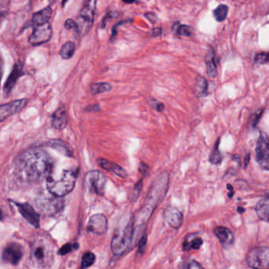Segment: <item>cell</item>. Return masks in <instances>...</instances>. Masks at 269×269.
<instances>
[{"mask_svg": "<svg viewBox=\"0 0 269 269\" xmlns=\"http://www.w3.org/2000/svg\"><path fill=\"white\" fill-rule=\"evenodd\" d=\"M53 169V159L47 152L40 149H30L17 159L15 172L24 182H40L50 177Z\"/></svg>", "mask_w": 269, "mask_h": 269, "instance_id": "cell-1", "label": "cell"}, {"mask_svg": "<svg viewBox=\"0 0 269 269\" xmlns=\"http://www.w3.org/2000/svg\"><path fill=\"white\" fill-rule=\"evenodd\" d=\"M169 186V176L167 172L160 174L150 188L146 198L145 203L140 210L137 221L146 222L151 216L157 205L163 202L167 193Z\"/></svg>", "mask_w": 269, "mask_h": 269, "instance_id": "cell-2", "label": "cell"}, {"mask_svg": "<svg viewBox=\"0 0 269 269\" xmlns=\"http://www.w3.org/2000/svg\"><path fill=\"white\" fill-rule=\"evenodd\" d=\"M134 232V219L132 216L127 219L125 224L120 225L113 237L111 250L116 256H122L129 250Z\"/></svg>", "mask_w": 269, "mask_h": 269, "instance_id": "cell-3", "label": "cell"}, {"mask_svg": "<svg viewBox=\"0 0 269 269\" xmlns=\"http://www.w3.org/2000/svg\"><path fill=\"white\" fill-rule=\"evenodd\" d=\"M55 255L52 243L44 238H37L31 246L30 260L34 267L44 268L53 264Z\"/></svg>", "mask_w": 269, "mask_h": 269, "instance_id": "cell-4", "label": "cell"}, {"mask_svg": "<svg viewBox=\"0 0 269 269\" xmlns=\"http://www.w3.org/2000/svg\"><path fill=\"white\" fill-rule=\"evenodd\" d=\"M76 179L77 172L74 170H64L59 179L50 176L47 179V190L55 196L62 198L73 190Z\"/></svg>", "mask_w": 269, "mask_h": 269, "instance_id": "cell-5", "label": "cell"}, {"mask_svg": "<svg viewBox=\"0 0 269 269\" xmlns=\"http://www.w3.org/2000/svg\"><path fill=\"white\" fill-rule=\"evenodd\" d=\"M36 204L42 212L46 215H52L59 213L63 209L65 202L61 197L41 194L36 200Z\"/></svg>", "mask_w": 269, "mask_h": 269, "instance_id": "cell-6", "label": "cell"}, {"mask_svg": "<svg viewBox=\"0 0 269 269\" xmlns=\"http://www.w3.org/2000/svg\"><path fill=\"white\" fill-rule=\"evenodd\" d=\"M106 182V177L99 170H91L85 176V189L90 193L103 195L105 193Z\"/></svg>", "mask_w": 269, "mask_h": 269, "instance_id": "cell-7", "label": "cell"}, {"mask_svg": "<svg viewBox=\"0 0 269 269\" xmlns=\"http://www.w3.org/2000/svg\"><path fill=\"white\" fill-rule=\"evenodd\" d=\"M96 9V0H88L82 9L76 22L78 32L82 35L86 34L93 24Z\"/></svg>", "mask_w": 269, "mask_h": 269, "instance_id": "cell-8", "label": "cell"}, {"mask_svg": "<svg viewBox=\"0 0 269 269\" xmlns=\"http://www.w3.org/2000/svg\"><path fill=\"white\" fill-rule=\"evenodd\" d=\"M247 263L250 267L254 268L269 267V248L257 247L250 250L247 255Z\"/></svg>", "mask_w": 269, "mask_h": 269, "instance_id": "cell-9", "label": "cell"}, {"mask_svg": "<svg viewBox=\"0 0 269 269\" xmlns=\"http://www.w3.org/2000/svg\"><path fill=\"white\" fill-rule=\"evenodd\" d=\"M256 158L263 169L269 170V137L265 134H261L257 141Z\"/></svg>", "mask_w": 269, "mask_h": 269, "instance_id": "cell-10", "label": "cell"}, {"mask_svg": "<svg viewBox=\"0 0 269 269\" xmlns=\"http://www.w3.org/2000/svg\"><path fill=\"white\" fill-rule=\"evenodd\" d=\"M51 36V26L48 22L35 26L34 31L30 37V43L33 46L41 45L49 41Z\"/></svg>", "mask_w": 269, "mask_h": 269, "instance_id": "cell-11", "label": "cell"}, {"mask_svg": "<svg viewBox=\"0 0 269 269\" xmlns=\"http://www.w3.org/2000/svg\"><path fill=\"white\" fill-rule=\"evenodd\" d=\"M23 257L22 247L17 243H10L3 252L2 258L8 264L17 265Z\"/></svg>", "mask_w": 269, "mask_h": 269, "instance_id": "cell-12", "label": "cell"}, {"mask_svg": "<svg viewBox=\"0 0 269 269\" xmlns=\"http://www.w3.org/2000/svg\"><path fill=\"white\" fill-rule=\"evenodd\" d=\"M27 103H28V100L21 99L1 105L0 106V123H2L6 118L14 115L16 113L19 112L26 106Z\"/></svg>", "mask_w": 269, "mask_h": 269, "instance_id": "cell-13", "label": "cell"}, {"mask_svg": "<svg viewBox=\"0 0 269 269\" xmlns=\"http://www.w3.org/2000/svg\"><path fill=\"white\" fill-rule=\"evenodd\" d=\"M108 228L106 217L102 214H95L90 218L87 230L93 234L102 235L105 234Z\"/></svg>", "mask_w": 269, "mask_h": 269, "instance_id": "cell-14", "label": "cell"}, {"mask_svg": "<svg viewBox=\"0 0 269 269\" xmlns=\"http://www.w3.org/2000/svg\"><path fill=\"white\" fill-rule=\"evenodd\" d=\"M21 215L36 228H40V215L28 203L14 202Z\"/></svg>", "mask_w": 269, "mask_h": 269, "instance_id": "cell-15", "label": "cell"}, {"mask_svg": "<svg viewBox=\"0 0 269 269\" xmlns=\"http://www.w3.org/2000/svg\"><path fill=\"white\" fill-rule=\"evenodd\" d=\"M164 218L170 227L174 229H179L183 223V214L174 206H168L165 209Z\"/></svg>", "mask_w": 269, "mask_h": 269, "instance_id": "cell-16", "label": "cell"}, {"mask_svg": "<svg viewBox=\"0 0 269 269\" xmlns=\"http://www.w3.org/2000/svg\"><path fill=\"white\" fill-rule=\"evenodd\" d=\"M214 233L216 234L219 241H221L223 247L225 248L231 247L235 241L234 234L228 228L224 227H218L214 230Z\"/></svg>", "mask_w": 269, "mask_h": 269, "instance_id": "cell-17", "label": "cell"}, {"mask_svg": "<svg viewBox=\"0 0 269 269\" xmlns=\"http://www.w3.org/2000/svg\"><path fill=\"white\" fill-rule=\"evenodd\" d=\"M68 124L67 112L64 108L56 110L52 115V127L56 130H62L66 128Z\"/></svg>", "mask_w": 269, "mask_h": 269, "instance_id": "cell-18", "label": "cell"}, {"mask_svg": "<svg viewBox=\"0 0 269 269\" xmlns=\"http://www.w3.org/2000/svg\"><path fill=\"white\" fill-rule=\"evenodd\" d=\"M97 163L102 168L108 170V172H113L117 176L121 178H126L127 173L122 167H120L119 165L117 163H113V162L109 161V160H105V159H98Z\"/></svg>", "mask_w": 269, "mask_h": 269, "instance_id": "cell-19", "label": "cell"}, {"mask_svg": "<svg viewBox=\"0 0 269 269\" xmlns=\"http://www.w3.org/2000/svg\"><path fill=\"white\" fill-rule=\"evenodd\" d=\"M21 68L19 64H16L14 66L12 72L9 76L7 82H6L5 86H4V92L6 94H9L12 90L16 82L18 80V78L21 76Z\"/></svg>", "mask_w": 269, "mask_h": 269, "instance_id": "cell-20", "label": "cell"}, {"mask_svg": "<svg viewBox=\"0 0 269 269\" xmlns=\"http://www.w3.org/2000/svg\"><path fill=\"white\" fill-rule=\"evenodd\" d=\"M52 14H53V11L50 7L43 9L33 15V24L35 26H37L48 22L49 20L51 17Z\"/></svg>", "mask_w": 269, "mask_h": 269, "instance_id": "cell-21", "label": "cell"}, {"mask_svg": "<svg viewBox=\"0 0 269 269\" xmlns=\"http://www.w3.org/2000/svg\"><path fill=\"white\" fill-rule=\"evenodd\" d=\"M256 212L261 221L269 222V198H263L257 204Z\"/></svg>", "mask_w": 269, "mask_h": 269, "instance_id": "cell-22", "label": "cell"}, {"mask_svg": "<svg viewBox=\"0 0 269 269\" xmlns=\"http://www.w3.org/2000/svg\"><path fill=\"white\" fill-rule=\"evenodd\" d=\"M206 68H207V75L210 78H216L218 75V69H217L216 62H215V54L212 48L208 51L206 58H205Z\"/></svg>", "mask_w": 269, "mask_h": 269, "instance_id": "cell-23", "label": "cell"}, {"mask_svg": "<svg viewBox=\"0 0 269 269\" xmlns=\"http://www.w3.org/2000/svg\"><path fill=\"white\" fill-rule=\"evenodd\" d=\"M195 93L199 97H203L207 95L208 83L207 81L203 77H199L197 78L195 86Z\"/></svg>", "mask_w": 269, "mask_h": 269, "instance_id": "cell-24", "label": "cell"}, {"mask_svg": "<svg viewBox=\"0 0 269 269\" xmlns=\"http://www.w3.org/2000/svg\"><path fill=\"white\" fill-rule=\"evenodd\" d=\"M112 89V85L107 82H99V83H94L90 86V92L92 95H98V94L103 93V92H109Z\"/></svg>", "mask_w": 269, "mask_h": 269, "instance_id": "cell-25", "label": "cell"}, {"mask_svg": "<svg viewBox=\"0 0 269 269\" xmlns=\"http://www.w3.org/2000/svg\"><path fill=\"white\" fill-rule=\"evenodd\" d=\"M74 52V43L72 41H68L65 43L64 45L62 46L60 52H59V54H60L61 57H62V59H69L73 56Z\"/></svg>", "mask_w": 269, "mask_h": 269, "instance_id": "cell-26", "label": "cell"}, {"mask_svg": "<svg viewBox=\"0 0 269 269\" xmlns=\"http://www.w3.org/2000/svg\"><path fill=\"white\" fill-rule=\"evenodd\" d=\"M202 243H203V241L201 238H195L190 240V241L186 240L183 244V250L184 251H189L191 250H199L202 247Z\"/></svg>", "mask_w": 269, "mask_h": 269, "instance_id": "cell-27", "label": "cell"}, {"mask_svg": "<svg viewBox=\"0 0 269 269\" xmlns=\"http://www.w3.org/2000/svg\"><path fill=\"white\" fill-rule=\"evenodd\" d=\"M228 7L226 5L221 4L218 6L213 11V15L218 21H223L228 16Z\"/></svg>", "mask_w": 269, "mask_h": 269, "instance_id": "cell-28", "label": "cell"}, {"mask_svg": "<svg viewBox=\"0 0 269 269\" xmlns=\"http://www.w3.org/2000/svg\"><path fill=\"white\" fill-rule=\"evenodd\" d=\"M95 256L92 252H87L84 254L82 260V268H88L94 264Z\"/></svg>", "mask_w": 269, "mask_h": 269, "instance_id": "cell-29", "label": "cell"}, {"mask_svg": "<svg viewBox=\"0 0 269 269\" xmlns=\"http://www.w3.org/2000/svg\"><path fill=\"white\" fill-rule=\"evenodd\" d=\"M218 144H219V142L217 143L216 146L214 148V150H212L210 156H209V161L213 164H218L222 161L223 156L218 150Z\"/></svg>", "mask_w": 269, "mask_h": 269, "instance_id": "cell-30", "label": "cell"}, {"mask_svg": "<svg viewBox=\"0 0 269 269\" xmlns=\"http://www.w3.org/2000/svg\"><path fill=\"white\" fill-rule=\"evenodd\" d=\"M142 189H143V179H140L137 184L134 185V189H132L130 194V200L131 202H136L138 199Z\"/></svg>", "mask_w": 269, "mask_h": 269, "instance_id": "cell-31", "label": "cell"}, {"mask_svg": "<svg viewBox=\"0 0 269 269\" xmlns=\"http://www.w3.org/2000/svg\"><path fill=\"white\" fill-rule=\"evenodd\" d=\"M78 248H79V245H78L77 243H75V244L67 243V244L63 246L59 250V254L62 256L66 255V254L70 253L71 251H73V250H77Z\"/></svg>", "mask_w": 269, "mask_h": 269, "instance_id": "cell-32", "label": "cell"}, {"mask_svg": "<svg viewBox=\"0 0 269 269\" xmlns=\"http://www.w3.org/2000/svg\"><path fill=\"white\" fill-rule=\"evenodd\" d=\"M176 32L179 36L189 37L192 35V28L188 26H178Z\"/></svg>", "mask_w": 269, "mask_h": 269, "instance_id": "cell-33", "label": "cell"}, {"mask_svg": "<svg viewBox=\"0 0 269 269\" xmlns=\"http://www.w3.org/2000/svg\"><path fill=\"white\" fill-rule=\"evenodd\" d=\"M255 62L258 64L269 63V53H261L256 56Z\"/></svg>", "mask_w": 269, "mask_h": 269, "instance_id": "cell-34", "label": "cell"}, {"mask_svg": "<svg viewBox=\"0 0 269 269\" xmlns=\"http://www.w3.org/2000/svg\"><path fill=\"white\" fill-rule=\"evenodd\" d=\"M180 267L187 269L202 268V266L195 260H190L188 262L184 263L183 265L180 266Z\"/></svg>", "mask_w": 269, "mask_h": 269, "instance_id": "cell-35", "label": "cell"}, {"mask_svg": "<svg viewBox=\"0 0 269 269\" xmlns=\"http://www.w3.org/2000/svg\"><path fill=\"white\" fill-rule=\"evenodd\" d=\"M65 27H66L67 30H76V32H78L77 24H76V21H73V20H66V22H65Z\"/></svg>", "mask_w": 269, "mask_h": 269, "instance_id": "cell-36", "label": "cell"}, {"mask_svg": "<svg viewBox=\"0 0 269 269\" xmlns=\"http://www.w3.org/2000/svg\"><path fill=\"white\" fill-rule=\"evenodd\" d=\"M147 234L144 233V234H143V236L140 238V242H139V252H140V253L144 251V250H145L146 245H147Z\"/></svg>", "mask_w": 269, "mask_h": 269, "instance_id": "cell-37", "label": "cell"}, {"mask_svg": "<svg viewBox=\"0 0 269 269\" xmlns=\"http://www.w3.org/2000/svg\"><path fill=\"white\" fill-rule=\"evenodd\" d=\"M152 106L153 108H155L157 111L160 112L165 109L164 104L163 103L159 102V101H156V100H152Z\"/></svg>", "mask_w": 269, "mask_h": 269, "instance_id": "cell-38", "label": "cell"}, {"mask_svg": "<svg viewBox=\"0 0 269 269\" xmlns=\"http://www.w3.org/2000/svg\"><path fill=\"white\" fill-rule=\"evenodd\" d=\"M149 167L146 163L141 162L140 164V172L143 176H147L148 174Z\"/></svg>", "mask_w": 269, "mask_h": 269, "instance_id": "cell-39", "label": "cell"}, {"mask_svg": "<svg viewBox=\"0 0 269 269\" xmlns=\"http://www.w3.org/2000/svg\"><path fill=\"white\" fill-rule=\"evenodd\" d=\"M99 110H100V108H99L98 104L91 105V106L88 107V108H86V111H98Z\"/></svg>", "mask_w": 269, "mask_h": 269, "instance_id": "cell-40", "label": "cell"}, {"mask_svg": "<svg viewBox=\"0 0 269 269\" xmlns=\"http://www.w3.org/2000/svg\"><path fill=\"white\" fill-rule=\"evenodd\" d=\"M160 34H162V29H154V30H153V31H152V35H153L154 37H157V36H159V35Z\"/></svg>", "mask_w": 269, "mask_h": 269, "instance_id": "cell-41", "label": "cell"}, {"mask_svg": "<svg viewBox=\"0 0 269 269\" xmlns=\"http://www.w3.org/2000/svg\"><path fill=\"white\" fill-rule=\"evenodd\" d=\"M3 75V61L0 56V82H1V78H2Z\"/></svg>", "mask_w": 269, "mask_h": 269, "instance_id": "cell-42", "label": "cell"}, {"mask_svg": "<svg viewBox=\"0 0 269 269\" xmlns=\"http://www.w3.org/2000/svg\"><path fill=\"white\" fill-rule=\"evenodd\" d=\"M249 159H250V156H247V160H246V163H245V167H247V165L249 163Z\"/></svg>", "mask_w": 269, "mask_h": 269, "instance_id": "cell-43", "label": "cell"}, {"mask_svg": "<svg viewBox=\"0 0 269 269\" xmlns=\"http://www.w3.org/2000/svg\"><path fill=\"white\" fill-rule=\"evenodd\" d=\"M123 1L125 3H128V4L134 2V0H123Z\"/></svg>", "mask_w": 269, "mask_h": 269, "instance_id": "cell-44", "label": "cell"}, {"mask_svg": "<svg viewBox=\"0 0 269 269\" xmlns=\"http://www.w3.org/2000/svg\"><path fill=\"white\" fill-rule=\"evenodd\" d=\"M238 212H240V213H243V212H244V208H238Z\"/></svg>", "mask_w": 269, "mask_h": 269, "instance_id": "cell-45", "label": "cell"}, {"mask_svg": "<svg viewBox=\"0 0 269 269\" xmlns=\"http://www.w3.org/2000/svg\"><path fill=\"white\" fill-rule=\"evenodd\" d=\"M68 0H62V6H64L65 4L67 3Z\"/></svg>", "mask_w": 269, "mask_h": 269, "instance_id": "cell-46", "label": "cell"}, {"mask_svg": "<svg viewBox=\"0 0 269 269\" xmlns=\"http://www.w3.org/2000/svg\"><path fill=\"white\" fill-rule=\"evenodd\" d=\"M2 218H3V213H2V212H1V211H0V221H1V219H2Z\"/></svg>", "mask_w": 269, "mask_h": 269, "instance_id": "cell-47", "label": "cell"}]
</instances>
